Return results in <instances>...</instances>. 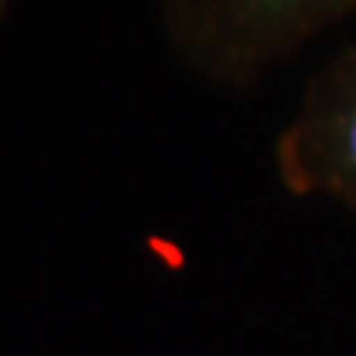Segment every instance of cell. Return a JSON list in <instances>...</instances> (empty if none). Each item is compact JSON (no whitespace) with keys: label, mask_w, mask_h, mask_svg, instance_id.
Listing matches in <instances>:
<instances>
[{"label":"cell","mask_w":356,"mask_h":356,"mask_svg":"<svg viewBox=\"0 0 356 356\" xmlns=\"http://www.w3.org/2000/svg\"><path fill=\"white\" fill-rule=\"evenodd\" d=\"M3 9H6V0H0V15H3Z\"/></svg>","instance_id":"cell-3"},{"label":"cell","mask_w":356,"mask_h":356,"mask_svg":"<svg viewBox=\"0 0 356 356\" xmlns=\"http://www.w3.org/2000/svg\"><path fill=\"white\" fill-rule=\"evenodd\" d=\"M356 0H161L175 51L208 77L243 83L324 27Z\"/></svg>","instance_id":"cell-1"},{"label":"cell","mask_w":356,"mask_h":356,"mask_svg":"<svg viewBox=\"0 0 356 356\" xmlns=\"http://www.w3.org/2000/svg\"><path fill=\"white\" fill-rule=\"evenodd\" d=\"M276 172L297 196H327L356 211V42L309 81L276 140Z\"/></svg>","instance_id":"cell-2"}]
</instances>
